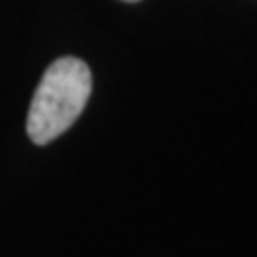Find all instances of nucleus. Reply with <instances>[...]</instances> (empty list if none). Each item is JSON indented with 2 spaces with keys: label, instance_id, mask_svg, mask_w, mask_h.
Masks as SVG:
<instances>
[{
  "label": "nucleus",
  "instance_id": "f257e3e1",
  "mask_svg": "<svg viewBox=\"0 0 257 257\" xmlns=\"http://www.w3.org/2000/svg\"><path fill=\"white\" fill-rule=\"evenodd\" d=\"M92 92L88 64L73 56L52 62L32 96L26 131L37 146L54 142L82 116Z\"/></svg>",
  "mask_w": 257,
  "mask_h": 257
},
{
  "label": "nucleus",
  "instance_id": "f03ea898",
  "mask_svg": "<svg viewBox=\"0 0 257 257\" xmlns=\"http://www.w3.org/2000/svg\"><path fill=\"white\" fill-rule=\"evenodd\" d=\"M124 3H138V0H124Z\"/></svg>",
  "mask_w": 257,
  "mask_h": 257
}]
</instances>
